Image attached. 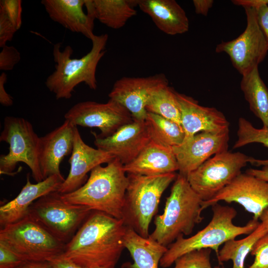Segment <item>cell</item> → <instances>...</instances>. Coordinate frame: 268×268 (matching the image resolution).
<instances>
[{
    "mask_svg": "<svg viewBox=\"0 0 268 268\" xmlns=\"http://www.w3.org/2000/svg\"><path fill=\"white\" fill-rule=\"evenodd\" d=\"M127 228L122 219L92 210L59 257L86 268H115Z\"/></svg>",
    "mask_w": 268,
    "mask_h": 268,
    "instance_id": "cell-1",
    "label": "cell"
},
{
    "mask_svg": "<svg viewBox=\"0 0 268 268\" xmlns=\"http://www.w3.org/2000/svg\"><path fill=\"white\" fill-rule=\"evenodd\" d=\"M128 183L123 165L115 158L106 166L99 165L95 167L81 187L72 192L61 194V197L68 203L86 206L92 210L122 219Z\"/></svg>",
    "mask_w": 268,
    "mask_h": 268,
    "instance_id": "cell-2",
    "label": "cell"
},
{
    "mask_svg": "<svg viewBox=\"0 0 268 268\" xmlns=\"http://www.w3.org/2000/svg\"><path fill=\"white\" fill-rule=\"evenodd\" d=\"M203 201L187 177L178 174L167 198L163 212L155 216V229L148 237L167 247L179 236L191 234L203 219Z\"/></svg>",
    "mask_w": 268,
    "mask_h": 268,
    "instance_id": "cell-3",
    "label": "cell"
},
{
    "mask_svg": "<svg viewBox=\"0 0 268 268\" xmlns=\"http://www.w3.org/2000/svg\"><path fill=\"white\" fill-rule=\"evenodd\" d=\"M108 39L107 34L95 35L91 40V50L79 59L72 58L73 51L71 46L68 45L61 51V42L54 45L55 70L47 77L45 84L57 99L70 98L75 87L81 83H84L91 89H96V69L106 53Z\"/></svg>",
    "mask_w": 268,
    "mask_h": 268,
    "instance_id": "cell-4",
    "label": "cell"
},
{
    "mask_svg": "<svg viewBox=\"0 0 268 268\" xmlns=\"http://www.w3.org/2000/svg\"><path fill=\"white\" fill-rule=\"evenodd\" d=\"M212 217L202 229L189 238L183 235L167 247V250L161 259L159 266L163 268L171 266L182 255L201 249H210L218 255L219 247L236 237L252 233L258 226V220L252 219L244 226L233 223L237 215L236 209L231 206L216 203L211 205Z\"/></svg>",
    "mask_w": 268,
    "mask_h": 268,
    "instance_id": "cell-5",
    "label": "cell"
},
{
    "mask_svg": "<svg viewBox=\"0 0 268 268\" xmlns=\"http://www.w3.org/2000/svg\"><path fill=\"white\" fill-rule=\"evenodd\" d=\"M122 219L125 225L144 238L149 236V227L158 211L161 197L177 175L170 173L155 176L128 174Z\"/></svg>",
    "mask_w": 268,
    "mask_h": 268,
    "instance_id": "cell-6",
    "label": "cell"
},
{
    "mask_svg": "<svg viewBox=\"0 0 268 268\" xmlns=\"http://www.w3.org/2000/svg\"><path fill=\"white\" fill-rule=\"evenodd\" d=\"M0 243L24 262L48 261L60 256L66 245L28 216L1 228Z\"/></svg>",
    "mask_w": 268,
    "mask_h": 268,
    "instance_id": "cell-7",
    "label": "cell"
},
{
    "mask_svg": "<svg viewBox=\"0 0 268 268\" xmlns=\"http://www.w3.org/2000/svg\"><path fill=\"white\" fill-rule=\"evenodd\" d=\"M0 141L9 144V152L0 156L1 175H13L17 164L23 162L37 183L44 180L39 160L40 137L30 122L21 117H5Z\"/></svg>",
    "mask_w": 268,
    "mask_h": 268,
    "instance_id": "cell-8",
    "label": "cell"
},
{
    "mask_svg": "<svg viewBox=\"0 0 268 268\" xmlns=\"http://www.w3.org/2000/svg\"><path fill=\"white\" fill-rule=\"evenodd\" d=\"M92 211L88 206L65 202L61 194L56 191L35 201L29 207L27 216L66 244Z\"/></svg>",
    "mask_w": 268,
    "mask_h": 268,
    "instance_id": "cell-9",
    "label": "cell"
},
{
    "mask_svg": "<svg viewBox=\"0 0 268 268\" xmlns=\"http://www.w3.org/2000/svg\"><path fill=\"white\" fill-rule=\"evenodd\" d=\"M252 158L240 152L218 153L191 172L187 179L201 198L208 201L241 174Z\"/></svg>",
    "mask_w": 268,
    "mask_h": 268,
    "instance_id": "cell-10",
    "label": "cell"
},
{
    "mask_svg": "<svg viewBox=\"0 0 268 268\" xmlns=\"http://www.w3.org/2000/svg\"><path fill=\"white\" fill-rule=\"evenodd\" d=\"M244 9L247 25L244 32L232 40L221 42L215 49L216 53L228 55L233 66L242 76L258 67L268 51V42L259 24L257 9Z\"/></svg>",
    "mask_w": 268,
    "mask_h": 268,
    "instance_id": "cell-11",
    "label": "cell"
},
{
    "mask_svg": "<svg viewBox=\"0 0 268 268\" xmlns=\"http://www.w3.org/2000/svg\"><path fill=\"white\" fill-rule=\"evenodd\" d=\"M73 125L97 128L100 137H108L121 127L132 122L130 112L119 102L109 99L105 103L86 101L74 105L65 114Z\"/></svg>",
    "mask_w": 268,
    "mask_h": 268,
    "instance_id": "cell-12",
    "label": "cell"
},
{
    "mask_svg": "<svg viewBox=\"0 0 268 268\" xmlns=\"http://www.w3.org/2000/svg\"><path fill=\"white\" fill-rule=\"evenodd\" d=\"M167 85L168 80L163 73L146 77H123L115 81L109 97L124 106L134 120L144 121L148 100L154 92Z\"/></svg>",
    "mask_w": 268,
    "mask_h": 268,
    "instance_id": "cell-13",
    "label": "cell"
},
{
    "mask_svg": "<svg viewBox=\"0 0 268 268\" xmlns=\"http://www.w3.org/2000/svg\"><path fill=\"white\" fill-rule=\"evenodd\" d=\"M221 201L239 203L259 220L268 207V182L241 173L212 199L203 201V209Z\"/></svg>",
    "mask_w": 268,
    "mask_h": 268,
    "instance_id": "cell-14",
    "label": "cell"
},
{
    "mask_svg": "<svg viewBox=\"0 0 268 268\" xmlns=\"http://www.w3.org/2000/svg\"><path fill=\"white\" fill-rule=\"evenodd\" d=\"M229 130L221 132H203L172 147L179 174L187 176L209 157L228 151Z\"/></svg>",
    "mask_w": 268,
    "mask_h": 268,
    "instance_id": "cell-15",
    "label": "cell"
},
{
    "mask_svg": "<svg viewBox=\"0 0 268 268\" xmlns=\"http://www.w3.org/2000/svg\"><path fill=\"white\" fill-rule=\"evenodd\" d=\"M93 134L97 148L118 159L123 165L133 161L151 141L145 121L134 120L106 137Z\"/></svg>",
    "mask_w": 268,
    "mask_h": 268,
    "instance_id": "cell-16",
    "label": "cell"
},
{
    "mask_svg": "<svg viewBox=\"0 0 268 268\" xmlns=\"http://www.w3.org/2000/svg\"><path fill=\"white\" fill-rule=\"evenodd\" d=\"M114 158L107 152L86 144L75 127L73 148L69 159V173L58 192L66 194L76 190L85 183L89 171L99 165L109 163Z\"/></svg>",
    "mask_w": 268,
    "mask_h": 268,
    "instance_id": "cell-17",
    "label": "cell"
},
{
    "mask_svg": "<svg viewBox=\"0 0 268 268\" xmlns=\"http://www.w3.org/2000/svg\"><path fill=\"white\" fill-rule=\"evenodd\" d=\"M176 96L181 113V126L185 133L184 140L200 132L229 130V122L221 111L214 107L201 106L193 98L176 91Z\"/></svg>",
    "mask_w": 268,
    "mask_h": 268,
    "instance_id": "cell-18",
    "label": "cell"
},
{
    "mask_svg": "<svg viewBox=\"0 0 268 268\" xmlns=\"http://www.w3.org/2000/svg\"><path fill=\"white\" fill-rule=\"evenodd\" d=\"M75 127L65 120L59 127L40 137L39 160L44 179L62 174L60 164L72 152Z\"/></svg>",
    "mask_w": 268,
    "mask_h": 268,
    "instance_id": "cell-19",
    "label": "cell"
},
{
    "mask_svg": "<svg viewBox=\"0 0 268 268\" xmlns=\"http://www.w3.org/2000/svg\"><path fill=\"white\" fill-rule=\"evenodd\" d=\"M65 179L61 175H53L36 184L27 176L25 185L12 200L0 207V225L2 228L17 222L27 215L31 205L42 196L58 191Z\"/></svg>",
    "mask_w": 268,
    "mask_h": 268,
    "instance_id": "cell-20",
    "label": "cell"
},
{
    "mask_svg": "<svg viewBox=\"0 0 268 268\" xmlns=\"http://www.w3.org/2000/svg\"><path fill=\"white\" fill-rule=\"evenodd\" d=\"M41 3L50 18L73 32L79 33L91 40L94 19L84 12L85 0H43Z\"/></svg>",
    "mask_w": 268,
    "mask_h": 268,
    "instance_id": "cell-21",
    "label": "cell"
},
{
    "mask_svg": "<svg viewBox=\"0 0 268 268\" xmlns=\"http://www.w3.org/2000/svg\"><path fill=\"white\" fill-rule=\"evenodd\" d=\"M123 168L128 174L144 176L175 173L178 170L172 148L151 140L133 161L123 165Z\"/></svg>",
    "mask_w": 268,
    "mask_h": 268,
    "instance_id": "cell-22",
    "label": "cell"
},
{
    "mask_svg": "<svg viewBox=\"0 0 268 268\" xmlns=\"http://www.w3.org/2000/svg\"><path fill=\"white\" fill-rule=\"evenodd\" d=\"M138 6L166 34H182L189 30L187 14L175 0H138Z\"/></svg>",
    "mask_w": 268,
    "mask_h": 268,
    "instance_id": "cell-23",
    "label": "cell"
},
{
    "mask_svg": "<svg viewBox=\"0 0 268 268\" xmlns=\"http://www.w3.org/2000/svg\"><path fill=\"white\" fill-rule=\"evenodd\" d=\"M87 14L108 27L122 28L136 14L138 0H85Z\"/></svg>",
    "mask_w": 268,
    "mask_h": 268,
    "instance_id": "cell-24",
    "label": "cell"
},
{
    "mask_svg": "<svg viewBox=\"0 0 268 268\" xmlns=\"http://www.w3.org/2000/svg\"><path fill=\"white\" fill-rule=\"evenodd\" d=\"M124 245L134 262L131 268H158L161 259L167 250V247L149 237H142L128 227Z\"/></svg>",
    "mask_w": 268,
    "mask_h": 268,
    "instance_id": "cell-25",
    "label": "cell"
},
{
    "mask_svg": "<svg viewBox=\"0 0 268 268\" xmlns=\"http://www.w3.org/2000/svg\"><path fill=\"white\" fill-rule=\"evenodd\" d=\"M240 87L251 111L262 121L263 127L268 128V88L260 75L258 67L242 75Z\"/></svg>",
    "mask_w": 268,
    "mask_h": 268,
    "instance_id": "cell-26",
    "label": "cell"
},
{
    "mask_svg": "<svg viewBox=\"0 0 268 268\" xmlns=\"http://www.w3.org/2000/svg\"><path fill=\"white\" fill-rule=\"evenodd\" d=\"M268 233L266 224L261 222L255 230L245 238L227 241L217 256L219 265L231 260L232 268H245L244 263L247 255L251 253L256 243Z\"/></svg>",
    "mask_w": 268,
    "mask_h": 268,
    "instance_id": "cell-27",
    "label": "cell"
},
{
    "mask_svg": "<svg viewBox=\"0 0 268 268\" xmlns=\"http://www.w3.org/2000/svg\"><path fill=\"white\" fill-rule=\"evenodd\" d=\"M145 123L151 140L157 143L172 148L180 145L184 140L182 126L174 121L147 112Z\"/></svg>",
    "mask_w": 268,
    "mask_h": 268,
    "instance_id": "cell-28",
    "label": "cell"
},
{
    "mask_svg": "<svg viewBox=\"0 0 268 268\" xmlns=\"http://www.w3.org/2000/svg\"><path fill=\"white\" fill-rule=\"evenodd\" d=\"M147 112L160 115L181 125V113L176 91L169 85L154 92L146 106Z\"/></svg>",
    "mask_w": 268,
    "mask_h": 268,
    "instance_id": "cell-29",
    "label": "cell"
},
{
    "mask_svg": "<svg viewBox=\"0 0 268 268\" xmlns=\"http://www.w3.org/2000/svg\"><path fill=\"white\" fill-rule=\"evenodd\" d=\"M237 139L233 148H239L249 143H260L268 148V128L263 127L257 129L247 120L240 117L238 122ZM250 163L256 166H268V159L261 160L252 158Z\"/></svg>",
    "mask_w": 268,
    "mask_h": 268,
    "instance_id": "cell-30",
    "label": "cell"
},
{
    "mask_svg": "<svg viewBox=\"0 0 268 268\" xmlns=\"http://www.w3.org/2000/svg\"><path fill=\"white\" fill-rule=\"evenodd\" d=\"M211 251L210 249H201L187 253L175 261L173 268H225L220 265L212 266Z\"/></svg>",
    "mask_w": 268,
    "mask_h": 268,
    "instance_id": "cell-31",
    "label": "cell"
},
{
    "mask_svg": "<svg viewBox=\"0 0 268 268\" xmlns=\"http://www.w3.org/2000/svg\"><path fill=\"white\" fill-rule=\"evenodd\" d=\"M251 254L255 259L247 268H268V233L256 243Z\"/></svg>",
    "mask_w": 268,
    "mask_h": 268,
    "instance_id": "cell-32",
    "label": "cell"
},
{
    "mask_svg": "<svg viewBox=\"0 0 268 268\" xmlns=\"http://www.w3.org/2000/svg\"><path fill=\"white\" fill-rule=\"evenodd\" d=\"M22 1L0 0V12L4 13L18 31L22 25Z\"/></svg>",
    "mask_w": 268,
    "mask_h": 268,
    "instance_id": "cell-33",
    "label": "cell"
},
{
    "mask_svg": "<svg viewBox=\"0 0 268 268\" xmlns=\"http://www.w3.org/2000/svg\"><path fill=\"white\" fill-rule=\"evenodd\" d=\"M20 59V53L16 48L5 45L0 52V70H12Z\"/></svg>",
    "mask_w": 268,
    "mask_h": 268,
    "instance_id": "cell-34",
    "label": "cell"
},
{
    "mask_svg": "<svg viewBox=\"0 0 268 268\" xmlns=\"http://www.w3.org/2000/svg\"><path fill=\"white\" fill-rule=\"evenodd\" d=\"M24 262L13 252L0 243V268H17Z\"/></svg>",
    "mask_w": 268,
    "mask_h": 268,
    "instance_id": "cell-35",
    "label": "cell"
},
{
    "mask_svg": "<svg viewBox=\"0 0 268 268\" xmlns=\"http://www.w3.org/2000/svg\"><path fill=\"white\" fill-rule=\"evenodd\" d=\"M17 31L7 16L0 12V47L2 48L7 42L11 41Z\"/></svg>",
    "mask_w": 268,
    "mask_h": 268,
    "instance_id": "cell-36",
    "label": "cell"
},
{
    "mask_svg": "<svg viewBox=\"0 0 268 268\" xmlns=\"http://www.w3.org/2000/svg\"><path fill=\"white\" fill-rule=\"evenodd\" d=\"M256 9L259 24L268 42V4L263 5Z\"/></svg>",
    "mask_w": 268,
    "mask_h": 268,
    "instance_id": "cell-37",
    "label": "cell"
},
{
    "mask_svg": "<svg viewBox=\"0 0 268 268\" xmlns=\"http://www.w3.org/2000/svg\"><path fill=\"white\" fill-rule=\"evenodd\" d=\"M7 75L2 72L0 75V103L5 107L11 106L13 104L12 97L6 91L4 84L7 81Z\"/></svg>",
    "mask_w": 268,
    "mask_h": 268,
    "instance_id": "cell-38",
    "label": "cell"
},
{
    "mask_svg": "<svg viewBox=\"0 0 268 268\" xmlns=\"http://www.w3.org/2000/svg\"><path fill=\"white\" fill-rule=\"evenodd\" d=\"M193 3L197 14L206 16L209 10L212 7L214 1L213 0H194Z\"/></svg>",
    "mask_w": 268,
    "mask_h": 268,
    "instance_id": "cell-39",
    "label": "cell"
},
{
    "mask_svg": "<svg viewBox=\"0 0 268 268\" xmlns=\"http://www.w3.org/2000/svg\"><path fill=\"white\" fill-rule=\"evenodd\" d=\"M54 268H86L76 263L59 257L48 261Z\"/></svg>",
    "mask_w": 268,
    "mask_h": 268,
    "instance_id": "cell-40",
    "label": "cell"
},
{
    "mask_svg": "<svg viewBox=\"0 0 268 268\" xmlns=\"http://www.w3.org/2000/svg\"><path fill=\"white\" fill-rule=\"evenodd\" d=\"M232 3L236 5L256 9L264 4H268V0H234Z\"/></svg>",
    "mask_w": 268,
    "mask_h": 268,
    "instance_id": "cell-41",
    "label": "cell"
},
{
    "mask_svg": "<svg viewBox=\"0 0 268 268\" xmlns=\"http://www.w3.org/2000/svg\"><path fill=\"white\" fill-rule=\"evenodd\" d=\"M245 173L268 182V166H263L261 169H248Z\"/></svg>",
    "mask_w": 268,
    "mask_h": 268,
    "instance_id": "cell-42",
    "label": "cell"
},
{
    "mask_svg": "<svg viewBox=\"0 0 268 268\" xmlns=\"http://www.w3.org/2000/svg\"><path fill=\"white\" fill-rule=\"evenodd\" d=\"M17 268H54L49 261L25 262Z\"/></svg>",
    "mask_w": 268,
    "mask_h": 268,
    "instance_id": "cell-43",
    "label": "cell"
},
{
    "mask_svg": "<svg viewBox=\"0 0 268 268\" xmlns=\"http://www.w3.org/2000/svg\"><path fill=\"white\" fill-rule=\"evenodd\" d=\"M259 219L264 222L268 228V207L263 211Z\"/></svg>",
    "mask_w": 268,
    "mask_h": 268,
    "instance_id": "cell-44",
    "label": "cell"
},
{
    "mask_svg": "<svg viewBox=\"0 0 268 268\" xmlns=\"http://www.w3.org/2000/svg\"></svg>",
    "mask_w": 268,
    "mask_h": 268,
    "instance_id": "cell-45",
    "label": "cell"
}]
</instances>
